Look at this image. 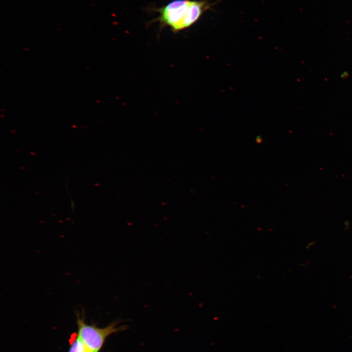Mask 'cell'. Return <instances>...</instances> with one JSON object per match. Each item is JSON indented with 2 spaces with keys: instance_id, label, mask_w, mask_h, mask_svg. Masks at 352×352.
I'll use <instances>...</instances> for the list:
<instances>
[{
  "instance_id": "obj_1",
  "label": "cell",
  "mask_w": 352,
  "mask_h": 352,
  "mask_svg": "<svg viewBox=\"0 0 352 352\" xmlns=\"http://www.w3.org/2000/svg\"><path fill=\"white\" fill-rule=\"evenodd\" d=\"M214 5L208 0H174L155 9L159 13L156 21L177 32L192 25Z\"/></svg>"
},
{
  "instance_id": "obj_2",
  "label": "cell",
  "mask_w": 352,
  "mask_h": 352,
  "mask_svg": "<svg viewBox=\"0 0 352 352\" xmlns=\"http://www.w3.org/2000/svg\"><path fill=\"white\" fill-rule=\"evenodd\" d=\"M117 323L113 322L106 328H99L88 325L79 316H77L78 336L90 352H98L109 335L124 329L122 327H117Z\"/></svg>"
},
{
  "instance_id": "obj_3",
  "label": "cell",
  "mask_w": 352,
  "mask_h": 352,
  "mask_svg": "<svg viewBox=\"0 0 352 352\" xmlns=\"http://www.w3.org/2000/svg\"><path fill=\"white\" fill-rule=\"evenodd\" d=\"M83 341L78 336L71 344L68 352H89Z\"/></svg>"
},
{
  "instance_id": "obj_4",
  "label": "cell",
  "mask_w": 352,
  "mask_h": 352,
  "mask_svg": "<svg viewBox=\"0 0 352 352\" xmlns=\"http://www.w3.org/2000/svg\"></svg>"
}]
</instances>
